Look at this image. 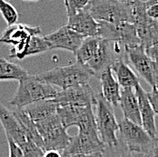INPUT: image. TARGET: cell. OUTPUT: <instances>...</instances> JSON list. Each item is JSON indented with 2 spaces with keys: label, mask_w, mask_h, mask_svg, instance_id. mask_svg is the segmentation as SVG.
Instances as JSON below:
<instances>
[{
  "label": "cell",
  "mask_w": 158,
  "mask_h": 157,
  "mask_svg": "<svg viewBox=\"0 0 158 157\" xmlns=\"http://www.w3.org/2000/svg\"><path fill=\"white\" fill-rule=\"evenodd\" d=\"M35 77L48 85L57 86L61 90L88 83L89 79L94 76L93 73L81 64H70L64 66H56L50 70L35 75Z\"/></svg>",
  "instance_id": "obj_1"
},
{
  "label": "cell",
  "mask_w": 158,
  "mask_h": 157,
  "mask_svg": "<svg viewBox=\"0 0 158 157\" xmlns=\"http://www.w3.org/2000/svg\"><path fill=\"white\" fill-rule=\"evenodd\" d=\"M56 94L57 90L55 87L37 79L35 75H28L18 82L16 94L9 101V104L17 109H22L38 101L54 99Z\"/></svg>",
  "instance_id": "obj_2"
},
{
  "label": "cell",
  "mask_w": 158,
  "mask_h": 157,
  "mask_svg": "<svg viewBox=\"0 0 158 157\" xmlns=\"http://www.w3.org/2000/svg\"><path fill=\"white\" fill-rule=\"evenodd\" d=\"M94 107L95 123L100 140L106 147L111 149L117 148L120 143L117 137L119 126L112 106L99 94H96V104Z\"/></svg>",
  "instance_id": "obj_3"
},
{
  "label": "cell",
  "mask_w": 158,
  "mask_h": 157,
  "mask_svg": "<svg viewBox=\"0 0 158 157\" xmlns=\"http://www.w3.org/2000/svg\"><path fill=\"white\" fill-rule=\"evenodd\" d=\"M85 9L98 22L133 23L132 13L127 1L118 0H92Z\"/></svg>",
  "instance_id": "obj_4"
},
{
  "label": "cell",
  "mask_w": 158,
  "mask_h": 157,
  "mask_svg": "<svg viewBox=\"0 0 158 157\" xmlns=\"http://www.w3.org/2000/svg\"><path fill=\"white\" fill-rule=\"evenodd\" d=\"M35 124L42 137L45 152L58 151L62 153L72 139V136L62 126L57 113Z\"/></svg>",
  "instance_id": "obj_5"
},
{
  "label": "cell",
  "mask_w": 158,
  "mask_h": 157,
  "mask_svg": "<svg viewBox=\"0 0 158 157\" xmlns=\"http://www.w3.org/2000/svg\"><path fill=\"white\" fill-rule=\"evenodd\" d=\"M119 142L131 153L147 155L153 148L156 138H152L142 127L123 118L118 122Z\"/></svg>",
  "instance_id": "obj_6"
},
{
  "label": "cell",
  "mask_w": 158,
  "mask_h": 157,
  "mask_svg": "<svg viewBox=\"0 0 158 157\" xmlns=\"http://www.w3.org/2000/svg\"><path fill=\"white\" fill-rule=\"evenodd\" d=\"M119 59L127 60L125 47L117 43L101 38L95 56L85 66L93 73L94 76L99 77L103 72L110 69L111 66Z\"/></svg>",
  "instance_id": "obj_7"
},
{
  "label": "cell",
  "mask_w": 158,
  "mask_h": 157,
  "mask_svg": "<svg viewBox=\"0 0 158 157\" xmlns=\"http://www.w3.org/2000/svg\"><path fill=\"white\" fill-rule=\"evenodd\" d=\"M98 37L117 43L125 48L140 46V40L137 36L135 27L131 23L111 24L106 22H98Z\"/></svg>",
  "instance_id": "obj_8"
},
{
  "label": "cell",
  "mask_w": 158,
  "mask_h": 157,
  "mask_svg": "<svg viewBox=\"0 0 158 157\" xmlns=\"http://www.w3.org/2000/svg\"><path fill=\"white\" fill-rule=\"evenodd\" d=\"M41 34L40 27H31L24 24H16L7 27L0 35V43L11 45L13 48L10 51V58H17L24 51L29 40L34 35Z\"/></svg>",
  "instance_id": "obj_9"
},
{
  "label": "cell",
  "mask_w": 158,
  "mask_h": 157,
  "mask_svg": "<svg viewBox=\"0 0 158 157\" xmlns=\"http://www.w3.org/2000/svg\"><path fill=\"white\" fill-rule=\"evenodd\" d=\"M106 145L100 140L98 131H78L62 154L63 157L75 155H95L105 154Z\"/></svg>",
  "instance_id": "obj_10"
},
{
  "label": "cell",
  "mask_w": 158,
  "mask_h": 157,
  "mask_svg": "<svg viewBox=\"0 0 158 157\" xmlns=\"http://www.w3.org/2000/svg\"><path fill=\"white\" fill-rule=\"evenodd\" d=\"M54 101L59 106H95L96 94L88 83L77 85L57 92Z\"/></svg>",
  "instance_id": "obj_11"
},
{
  "label": "cell",
  "mask_w": 158,
  "mask_h": 157,
  "mask_svg": "<svg viewBox=\"0 0 158 157\" xmlns=\"http://www.w3.org/2000/svg\"><path fill=\"white\" fill-rule=\"evenodd\" d=\"M44 38L48 43L50 49H63L74 55L85 39L83 35L73 31L66 26L45 35Z\"/></svg>",
  "instance_id": "obj_12"
},
{
  "label": "cell",
  "mask_w": 158,
  "mask_h": 157,
  "mask_svg": "<svg viewBox=\"0 0 158 157\" xmlns=\"http://www.w3.org/2000/svg\"><path fill=\"white\" fill-rule=\"evenodd\" d=\"M126 58L128 64H131L138 75L145 80L147 84L154 87L153 81V64L154 61L147 56L145 50L141 46L125 48Z\"/></svg>",
  "instance_id": "obj_13"
},
{
  "label": "cell",
  "mask_w": 158,
  "mask_h": 157,
  "mask_svg": "<svg viewBox=\"0 0 158 157\" xmlns=\"http://www.w3.org/2000/svg\"><path fill=\"white\" fill-rule=\"evenodd\" d=\"M133 25L135 27L140 46L144 49L155 46L158 43V20L153 19L147 14L136 16Z\"/></svg>",
  "instance_id": "obj_14"
},
{
  "label": "cell",
  "mask_w": 158,
  "mask_h": 157,
  "mask_svg": "<svg viewBox=\"0 0 158 157\" xmlns=\"http://www.w3.org/2000/svg\"><path fill=\"white\" fill-rule=\"evenodd\" d=\"M67 18L68 21L65 26L73 31L83 35L84 37H98L99 23L85 8L76 15Z\"/></svg>",
  "instance_id": "obj_15"
},
{
  "label": "cell",
  "mask_w": 158,
  "mask_h": 157,
  "mask_svg": "<svg viewBox=\"0 0 158 157\" xmlns=\"http://www.w3.org/2000/svg\"><path fill=\"white\" fill-rule=\"evenodd\" d=\"M134 90L136 94L138 104H139L141 126L152 138H156L157 137L156 135L157 129H156V114L149 103L146 92L143 89L140 84L137 85L134 88Z\"/></svg>",
  "instance_id": "obj_16"
},
{
  "label": "cell",
  "mask_w": 158,
  "mask_h": 157,
  "mask_svg": "<svg viewBox=\"0 0 158 157\" xmlns=\"http://www.w3.org/2000/svg\"><path fill=\"white\" fill-rule=\"evenodd\" d=\"M0 123L3 126L6 138H10L18 147L27 141V136L19 126L13 112H10L0 103Z\"/></svg>",
  "instance_id": "obj_17"
},
{
  "label": "cell",
  "mask_w": 158,
  "mask_h": 157,
  "mask_svg": "<svg viewBox=\"0 0 158 157\" xmlns=\"http://www.w3.org/2000/svg\"><path fill=\"white\" fill-rule=\"evenodd\" d=\"M119 105L123 112L125 119L141 126L139 104L134 89L121 88Z\"/></svg>",
  "instance_id": "obj_18"
},
{
  "label": "cell",
  "mask_w": 158,
  "mask_h": 157,
  "mask_svg": "<svg viewBox=\"0 0 158 157\" xmlns=\"http://www.w3.org/2000/svg\"><path fill=\"white\" fill-rule=\"evenodd\" d=\"M101 83V95L110 105L111 106L116 107L119 105L121 87L117 83L111 69H107L99 76Z\"/></svg>",
  "instance_id": "obj_19"
},
{
  "label": "cell",
  "mask_w": 158,
  "mask_h": 157,
  "mask_svg": "<svg viewBox=\"0 0 158 157\" xmlns=\"http://www.w3.org/2000/svg\"><path fill=\"white\" fill-rule=\"evenodd\" d=\"M59 105L54 99L42 100L23 107V111L34 123L46 119L47 117L57 113Z\"/></svg>",
  "instance_id": "obj_20"
},
{
  "label": "cell",
  "mask_w": 158,
  "mask_h": 157,
  "mask_svg": "<svg viewBox=\"0 0 158 157\" xmlns=\"http://www.w3.org/2000/svg\"><path fill=\"white\" fill-rule=\"evenodd\" d=\"M111 71L115 76V79L122 88L134 89L139 85V77L132 70L125 59H119L111 66Z\"/></svg>",
  "instance_id": "obj_21"
},
{
  "label": "cell",
  "mask_w": 158,
  "mask_h": 157,
  "mask_svg": "<svg viewBox=\"0 0 158 157\" xmlns=\"http://www.w3.org/2000/svg\"><path fill=\"white\" fill-rule=\"evenodd\" d=\"M13 114L15 115L22 130L24 131L27 139L33 142L35 145L44 150V143L36 129L35 124L21 109H16V111H14Z\"/></svg>",
  "instance_id": "obj_22"
},
{
  "label": "cell",
  "mask_w": 158,
  "mask_h": 157,
  "mask_svg": "<svg viewBox=\"0 0 158 157\" xmlns=\"http://www.w3.org/2000/svg\"><path fill=\"white\" fill-rule=\"evenodd\" d=\"M101 38L96 36L85 37L82 44L75 54L77 57V62L83 65H86L94 56L99 47Z\"/></svg>",
  "instance_id": "obj_23"
},
{
  "label": "cell",
  "mask_w": 158,
  "mask_h": 157,
  "mask_svg": "<svg viewBox=\"0 0 158 157\" xmlns=\"http://www.w3.org/2000/svg\"><path fill=\"white\" fill-rule=\"evenodd\" d=\"M28 72L16 64L0 57V81H21L28 76Z\"/></svg>",
  "instance_id": "obj_24"
},
{
  "label": "cell",
  "mask_w": 158,
  "mask_h": 157,
  "mask_svg": "<svg viewBox=\"0 0 158 157\" xmlns=\"http://www.w3.org/2000/svg\"><path fill=\"white\" fill-rule=\"evenodd\" d=\"M48 50H50V47L48 46V42L45 40L44 36L34 35L29 40L27 47H25L24 51L17 56L16 59L23 60L24 58L27 56L39 55V54L48 52Z\"/></svg>",
  "instance_id": "obj_25"
},
{
  "label": "cell",
  "mask_w": 158,
  "mask_h": 157,
  "mask_svg": "<svg viewBox=\"0 0 158 157\" xmlns=\"http://www.w3.org/2000/svg\"><path fill=\"white\" fill-rule=\"evenodd\" d=\"M0 14L3 16L7 27H11L17 24L19 17L18 12L14 7V6L10 3L5 0H0Z\"/></svg>",
  "instance_id": "obj_26"
},
{
  "label": "cell",
  "mask_w": 158,
  "mask_h": 157,
  "mask_svg": "<svg viewBox=\"0 0 158 157\" xmlns=\"http://www.w3.org/2000/svg\"><path fill=\"white\" fill-rule=\"evenodd\" d=\"M19 148L22 151L23 157H43L45 154V151L43 149H41L29 140H27Z\"/></svg>",
  "instance_id": "obj_27"
},
{
  "label": "cell",
  "mask_w": 158,
  "mask_h": 157,
  "mask_svg": "<svg viewBox=\"0 0 158 157\" xmlns=\"http://www.w3.org/2000/svg\"><path fill=\"white\" fill-rule=\"evenodd\" d=\"M67 17L76 15L79 11L83 10L88 4L87 0H65L64 2Z\"/></svg>",
  "instance_id": "obj_28"
},
{
  "label": "cell",
  "mask_w": 158,
  "mask_h": 157,
  "mask_svg": "<svg viewBox=\"0 0 158 157\" xmlns=\"http://www.w3.org/2000/svg\"><path fill=\"white\" fill-rule=\"evenodd\" d=\"M147 98L156 114H158V90L156 87H152L150 92H146Z\"/></svg>",
  "instance_id": "obj_29"
},
{
  "label": "cell",
  "mask_w": 158,
  "mask_h": 157,
  "mask_svg": "<svg viewBox=\"0 0 158 157\" xmlns=\"http://www.w3.org/2000/svg\"><path fill=\"white\" fill-rule=\"evenodd\" d=\"M147 56L152 59V61L158 63V43L155 46L149 47L148 49L145 50Z\"/></svg>",
  "instance_id": "obj_30"
},
{
  "label": "cell",
  "mask_w": 158,
  "mask_h": 157,
  "mask_svg": "<svg viewBox=\"0 0 158 157\" xmlns=\"http://www.w3.org/2000/svg\"><path fill=\"white\" fill-rule=\"evenodd\" d=\"M147 16L153 19L158 20V1L147 9Z\"/></svg>",
  "instance_id": "obj_31"
},
{
  "label": "cell",
  "mask_w": 158,
  "mask_h": 157,
  "mask_svg": "<svg viewBox=\"0 0 158 157\" xmlns=\"http://www.w3.org/2000/svg\"><path fill=\"white\" fill-rule=\"evenodd\" d=\"M153 81H154V87L158 90V63L154 62L153 64Z\"/></svg>",
  "instance_id": "obj_32"
},
{
  "label": "cell",
  "mask_w": 158,
  "mask_h": 157,
  "mask_svg": "<svg viewBox=\"0 0 158 157\" xmlns=\"http://www.w3.org/2000/svg\"><path fill=\"white\" fill-rule=\"evenodd\" d=\"M147 155H148V157H158V137L156 138V142H155L153 148Z\"/></svg>",
  "instance_id": "obj_33"
},
{
  "label": "cell",
  "mask_w": 158,
  "mask_h": 157,
  "mask_svg": "<svg viewBox=\"0 0 158 157\" xmlns=\"http://www.w3.org/2000/svg\"><path fill=\"white\" fill-rule=\"evenodd\" d=\"M114 157H135V155H133V153L129 152L127 148L124 146V149H122L121 152L118 153Z\"/></svg>",
  "instance_id": "obj_34"
},
{
  "label": "cell",
  "mask_w": 158,
  "mask_h": 157,
  "mask_svg": "<svg viewBox=\"0 0 158 157\" xmlns=\"http://www.w3.org/2000/svg\"><path fill=\"white\" fill-rule=\"evenodd\" d=\"M43 157H63L62 154L58 151H46Z\"/></svg>",
  "instance_id": "obj_35"
},
{
  "label": "cell",
  "mask_w": 158,
  "mask_h": 157,
  "mask_svg": "<svg viewBox=\"0 0 158 157\" xmlns=\"http://www.w3.org/2000/svg\"><path fill=\"white\" fill-rule=\"evenodd\" d=\"M68 157H105V154H95V155H75Z\"/></svg>",
  "instance_id": "obj_36"
},
{
  "label": "cell",
  "mask_w": 158,
  "mask_h": 157,
  "mask_svg": "<svg viewBox=\"0 0 158 157\" xmlns=\"http://www.w3.org/2000/svg\"><path fill=\"white\" fill-rule=\"evenodd\" d=\"M143 157H148V155H144Z\"/></svg>",
  "instance_id": "obj_37"
},
{
  "label": "cell",
  "mask_w": 158,
  "mask_h": 157,
  "mask_svg": "<svg viewBox=\"0 0 158 157\" xmlns=\"http://www.w3.org/2000/svg\"><path fill=\"white\" fill-rule=\"evenodd\" d=\"M157 137H158V136H157Z\"/></svg>",
  "instance_id": "obj_38"
}]
</instances>
